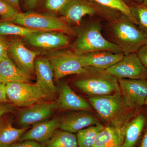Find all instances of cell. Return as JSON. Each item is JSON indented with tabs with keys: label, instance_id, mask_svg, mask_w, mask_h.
Instances as JSON below:
<instances>
[{
	"label": "cell",
	"instance_id": "6da1fadb",
	"mask_svg": "<svg viewBox=\"0 0 147 147\" xmlns=\"http://www.w3.org/2000/svg\"><path fill=\"white\" fill-rule=\"evenodd\" d=\"M109 30L113 43L124 55L137 53L147 43V34L122 13L111 20Z\"/></svg>",
	"mask_w": 147,
	"mask_h": 147
},
{
	"label": "cell",
	"instance_id": "7a4b0ae2",
	"mask_svg": "<svg viewBox=\"0 0 147 147\" xmlns=\"http://www.w3.org/2000/svg\"><path fill=\"white\" fill-rule=\"evenodd\" d=\"M88 100L100 118L112 126L123 127L134 110L127 105L121 92L109 95L90 96Z\"/></svg>",
	"mask_w": 147,
	"mask_h": 147
},
{
	"label": "cell",
	"instance_id": "3957f363",
	"mask_svg": "<svg viewBox=\"0 0 147 147\" xmlns=\"http://www.w3.org/2000/svg\"><path fill=\"white\" fill-rule=\"evenodd\" d=\"M71 45L72 52L77 55L95 51L106 50L122 53L118 46L106 39L101 33V26L98 21L90 23L76 35Z\"/></svg>",
	"mask_w": 147,
	"mask_h": 147
},
{
	"label": "cell",
	"instance_id": "277c9868",
	"mask_svg": "<svg viewBox=\"0 0 147 147\" xmlns=\"http://www.w3.org/2000/svg\"><path fill=\"white\" fill-rule=\"evenodd\" d=\"M74 86L90 96H102L121 92L118 79L105 70L90 67Z\"/></svg>",
	"mask_w": 147,
	"mask_h": 147
},
{
	"label": "cell",
	"instance_id": "5b68a950",
	"mask_svg": "<svg viewBox=\"0 0 147 147\" xmlns=\"http://www.w3.org/2000/svg\"><path fill=\"white\" fill-rule=\"evenodd\" d=\"M10 21L35 30L60 32L72 36L77 35L75 30L61 18L49 14L33 11L21 12Z\"/></svg>",
	"mask_w": 147,
	"mask_h": 147
},
{
	"label": "cell",
	"instance_id": "8992f818",
	"mask_svg": "<svg viewBox=\"0 0 147 147\" xmlns=\"http://www.w3.org/2000/svg\"><path fill=\"white\" fill-rule=\"evenodd\" d=\"M117 11L87 0H71L59 13L61 18L69 25H78L87 15H100L113 19L117 16L114 13Z\"/></svg>",
	"mask_w": 147,
	"mask_h": 147
},
{
	"label": "cell",
	"instance_id": "52a82bcc",
	"mask_svg": "<svg viewBox=\"0 0 147 147\" xmlns=\"http://www.w3.org/2000/svg\"><path fill=\"white\" fill-rule=\"evenodd\" d=\"M47 58L53 67L54 78L56 80L72 74L82 76L88 73L90 68L83 65L77 55L72 51L53 53Z\"/></svg>",
	"mask_w": 147,
	"mask_h": 147
},
{
	"label": "cell",
	"instance_id": "ba28073f",
	"mask_svg": "<svg viewBox=\"0 0 147 147\" xmlns=\"http://www.w3.org/2000/svg\"><path fill=\"white\" fill-rule=\"evenodd\" d=\"M6 95L8 101L15 106L27 107L45 98L36 84L25 82L5 84Z\"/></svg>",
	"mask_w": 147,
	"mask_h": 147
},
{
	"label": "cell",
	"instance_id": "9c48e42d",
	"mask_svg": "<svg viewBox=\"0 0 147 147\" xmlns=\"http://www.w3.org/2000/svg\"><path fill=\"white\" fill-rule=\"evenodd\" d=\"M105 71L118 79H147V69L137 53L124 55L121 59Z\"/></svg>",
	"mask_w": 147,
	"mask_h": 147
},
{
	"label": "cell",
	"instance_id": "30bf717a",
	"mask_svg": "<svg viewBox=\"0 0 147 147\" xmlns=\"http://www.w3.org/2000/svg\"><path fill=\"white\" fill-rule=\"evenodd\" d=\"M68 35L60 32L37 31L23 37L32 47L45 50L63 48L70 44Z\"/></svg>",
	"mask_w": 147,
	"mask_h": 147
},
{
	"label": "cell",
	"instance_id": "8fae6325",
	"mask_svg": "<svg viewBox=\"0 0 147 147\" xmlns=\"http://www.w3.org/2000/svg\"><path fill=\"white\" fill-rule=\"evenodd\" d=\"M118 79L121 94L130 109L137 110L145 105L147 97V80Z\"/></svg>",
	"mask_w": 147,
	"mask_h": 147
},
{
	"label": "cell",
	"instance_id": "7c38bea8",
	"mask_svg": "<svg viewBox=\"0 0 147 147\" xmlns=\"http://www.w3.org/2000/svg\"><path fill=\"white\" fill-rule=\"evenodd\" d=\"M36 86L45 98L53 99L56 96L59 89L54 83L53 67L47 57H37L34 62Z\"/></svg>",
	"mask_w": 147,
	"mask_h": 147
},
{
	"label": "cell",
	"instance_id": "4fadbf2b",
	"mask_svg": "<svg viewBox=\"0 0 147 147\" xmlns=\"http://www.w3.org/2000/svg\"><path fill=\"white\" fill-rule=\"evenodd\" d=\"M39 54L27 48L20 40L15 38L9 41L8 55L21 70L30 76L35 75L34 62Z\"/></svg>",
	"mask_w": 147,
	"mask_h": 147
},
{
	"label": "cell",
	"instance_id": "5bb4252c",
	"mask_svg": "<svg viewBox=\"0 0 147 147\" xmlns=\"http://www.w3.org/2000/svg\"><path fill=\"white\" fill-rule=\"evenodd\" d=\"M57 108L55 102H38L22 109L18 115V123L21 127L47 120Z\"/></svg>",
	"mask_w": 147,
	"mask_h": 147
},
{
	"label": "cell",
	"instance_id": "9a60e30c",
	"mask_svg": "<svg viewBox=\"0 0 147 147\" xmlns=\"http://www.w3.org/2000/svg\"><path fill=\"white\" fill-rule=\"evenodd\" d=\"M124 55L122 53L101 50L77 55V57L85 66L105 70L121 59Z\"/></svg>",
	"mask_w": 147,
	"mask_h": 147
},
{
	"label": "cell",
	"instance_id": "2e32d148",
	"mask_svg": "<svg viewBox=\"0 0 147 147\" xmlns=\"http://www.w3.org/2000/svg\"><path fill=\"white\" fill-rule=\"evenodd\" d=\"M61 119L57 117L34 124L22 135L18 142L33 140L45 144L59 128Z\"/></svg>",
	"mask_w": 147,
	"mask_h": 147
},
{
	"label": "cell",
	"instance_id": "e0dca14e",
	"mask_svg": "<svg viewBox=\"0 0 147 147\" xmlns=\"http://www.w3.org/2000/svg\"><path fill=\"white\" fill-rule=\"evenodd\" d=\"M59 96L56 102L62 110L91 111L92 106L82 96L76 94L67 83H62L59 89Z\"/></svg>",
	"mask_w": 147,
	"mask_h": 147
},
{
	"label": "cell",
	"instance_id": "ac0fdd59",
	"mask_svg": "<svg viewBox=\"0 0 147 147\" xmlns=\"http://www.w3.org/2000/svg\"><path fill=\"white\" fill-rule=\"evenodd\" d=\"M100 123L93 115L86 112H77L68 114L61 119L59 128L71 133H76L79 130L92 125Z\"/></svg>",
	"mask_w": 147,
	"mask_h": 147
},
{
	"label": "cell",
	"instance_id": "d6986e66",
	"mask_svg": "<svg viewBox=\"0 0 147 147\" xmlns=\"http://www.w3.org/2000/svg\"><path fill=\"white\" fill-rule=\"evenodd\" d=\"M32 76L21 70L10 58L7 57L0 62V83L12 82L31 83Z\"/></svg>",
	"mask_w": 147,
	"mask_h": 147
},
{
	"label": "cell",
	"instance_id": "ffe728a7",
	"mask_svg": "<svg viewBox=\"0 0 147 147\" xmlns=\"http://www.w3.org/2000/svg\"><path fill=\"white\" fill-rule=\"evenodd\" d=\"M8 115L0 118V146H1L9 147L16 143L28 128L13 127V118Z\"/></svg>",
	"mask_w": 147,
	"mask_h": 147
},
{
	"label": "cell",
	"instance_id": "44dd1931",
	"mask_svg": "<svg viewBox=\"0 0 147 147\" xmlns=\"http://www.w3.org/2000/svg\"><path fill=\"white\" fill-rule=\"evenodd\" d=\"M124 126L104 127L98 134L92 147H121L124 140Z\"/></svg>",
	"mask_w": 147,
	"mask_h": 147
},
{
	"label": "cell",
	"instance_id": "7402d4cb",
	"mask_svg": "<svg viewBox=\"0 0 147 147\" xmlns=\"http://www.w3.org/2000/svg\"><path fill=\"white\" fill-rule=\"evenodd\" d=\"M146 121L145 116L139 115L125 125L123 142L121 147L135 146L142 134Z\"/></svg>",
	"mask_w": 147,
	"mask_h": 147
},
{
	"label": "cell",
	"instance_id": "603a6c76",
	"mask_svg": "<svg viewBox=\"0 0 147 147\" xmlns=\"http://www.w3.org/2000/svg\"><path fill=\"white\" fill-rule=\"evenodd\" d=\"M45 146L46 147H79L76 135L62 129L56 130Z\"/></svg>",
	"mask_w": 147,
	"mask_h": 147
},
{
	"label": "cell",
	"instance_id": "cb8c5ba5",
	"mask_svg": "<svg viewBox=\"0 0 147 147\" xmlns=\"http://www.w3.org/2000/svg\"><path fill=\"white\" fill-rule=\"evenodd\" d=\"M104 127L99 123L79 130L76 135L79 147H92L98 134Z\"/></svg>",
	"mask_w": 147,
	"mask_h": 147
},
{
	"label": "cell",
	"instance_id": "d4e9b609",
	"mask_svg": "<svg viewBox=\"0 0 147 147\" xmlns=\"http://www.w3.org/2000/svg\"><path fill=\"white\" fill-rule=\"evenodd\" d=\"M37 31L38 30L22 26L10 21L2 20L0 21V36H18L24 37Z\"/></svg>",
	"mask_w": 147,
	"mask_h": 147
},
{
	"label": "cell",
	"instance_id": "484cf974",
	"mask_svg": "<svg viewBox=\"0 0 147 147\" xmlns=\"http://www.w3.org/2000/svg\"><path fill=\"white\" fill-rule=\"evenodd\" d=\"M96 3L100 5L112 10L118 11L127 16L136 24L129 5L125 0H87ZM137 25V24H136Z\"/></svg>",
	"mask_w": 147,
	"mask_h": 147
},
{
	"label": "cell",
	"instance_id": "4316f807",
	"mask_svg": "<svg viewBox=\"0 0 147 147\" xmlns=\"http://www.w3.org/2000/svg\"><path fill=\"white\" fill-rule=\"evenodd\" d=\"M129 6L137 26L147 34V7L143 3H135Z\"/></svg>",
	"mask_w": 147,
	"mask_h": 147
},
{
	"label": "cell",
	"instance_id": "83f0119b",
	"mask_svg": "<svg viewBox=\"0 0 147 147\" xmlns=\"http://www.w3.org/2000/svg\"><path fill=\"white\" fill-rule=\"evenodd\" d=\"M19 11L3 0H0V16L3 20L11 21Z\"/></svg>",
	"mask_w": 147,
	"mask_h": 147
},
{
	"label": "cell",
	"instance_id": "f1b7e54d",
	"mask_svg": "<svg viewBox=\"0 0 147 147\" xmlns=\"http://www.w3.org/2000/svg\"><path fill=\"white\" fill-rule=\"evenodd\" d=\"M70 1L71 0H44V7L49 12L59 13Z\"/></svg>",
	"mask_w": 147,
	"mask_h": 147
},
{
	"label": "cell",
	"instance_id": "f546056e",
	"mask_svg": "<svg viewBox=\"0 0 147 147\" xmlns=\"http://www.w3.org/2000/svg\"><path fill=\"white\" fill-rule=\"evenodd\" d=\"M9 43L4 36H0V62L8 57Z\"/></svg>",
	"mask_w": 147,
	"mask_h": 147
},
{
	"label": "cell",
	"instance_id": "4dcf8cb0",
	"mask_svg": "<svg viewBox=\"0 0 147 147\" xmlns=\"http://www.w3.org/2000/svg\"><path fill=\"white\" fill-rule=\"evenodd\" d=\"M9 147H46L45 144L33 140H26L18 143H15Z\"/></svg>",
	"mask_w": 147,
	"mask_h": 147
},
{
	"label": "cell",
	"instance_id": "1f68e13d",
	"mask_svg": "<svg viewBox=\"0 0 147 147\" xmlns=\"http://www.w3.org/2000/svg\"><path fill=\"white\" fill-rule=\"evenodd\" d=\"M15 110V106L9 102L0 103V118L5 115L13 113Z\"/></svg>",
	"mask_w": 147,
	"mask_h": 147
},
{
	"label": "cell",
	"instance_id": "d6a6232c",
	"mask_svg": "<svg viewBox=\"0 0 147 147\" xmlns=\"http://www.w3.org/2000/svg\"><path fill=\"white\" fill-rule=\"evenodd\" d=\"M137 54L142 63L147 69V43L142 46Z\"/></svg>",
	"mask_w": 147,
	"mask_h": 147
},
{
	"label": "cell",
	"instance_id": "836d02e7",
	"mask_svg": "<svg viewBox=\"0 0 147 147\" xmlns=\"http://www.w3.org/2000/svg\"><path fill=\"white\" fill-rule=\"evenodd\" d=\"M44 0H25L26 8L28 11H33L38 7Z\"/></svg>",
	"mask_w": 147,
	"mask_h": 147
},
{
	"label": "cell",
	"instance_id": "e575fe53",
	"mask_svg": "<svg viewBox=\"0 0 147 147\" xmlns=\"http://www.w3.org/2000/svg\"><path fill=\"white\" fill-rule=\"evenodd\" d=\"M5 84L0 83V103L8 102L5 90Z\"/></svg>",
	"mask_w": 147,
	"mask_h": 147
},
{
	"label": "cell",
	"instance_id": "d590c367",
	"mask_svg": "<svg viewBox=\"0 0 147 147\" xmlns=\"http://www.w3.org/2000/svg\"><path fill=\"white\" fill-rule=\"evenodd\" d=\"M3 1L8 3L10 5L12 6L19 12H21L20 0H3Z\"/></svg>",
	"mask_w": 147,
	"mask_h": 147
},
{
	"label": "cell",
	"instance_id": "8d00e7d4",
	"mask_svg": "<svg viewBox=\"0 0 147 147\" xmlns=\"http://www.w3.org/2000/svg\"><path fill=\"white\" fill-rule=\"evenodd\" d=\"M139 147H147V130L142 138Z\"/></svg>",
	"mask_w": 147,
	"mask_h": 147
},
{
	"label": "cell",
	"instance_id": "74e56055",
	"mask_svg": "<svg viewBox=\"0 0 147 147\" xmlns=\"http://www.w3.org/2000/svg\"><path fill=\"white\" fill-rule=\"evenodd\" d=\"M126 3H143V0H125Z\"/></svg>",
	"mask_w": 147,
	"mask_h": 147
},
{
	"label": "cell",
	"instance_id": "f35d334b",
	"mask_svg": "<svg viewBox=\"0 0 147 147\" xmlns=\"http://www.w3.org/2000/svg\"><path fill=\"white\" fill-rule=\"evenodd\" d=\"M143 3L147 7V0H143Z\"/></svg>",
	"mask_w": 147,
	"mask_h": 147
},
{
	"label": "cell",
	"instance_id": "ab89813d",
	"mask_svg": "<svg viewBox=\"0 0 147 147\" xmlns=\"http://www.w3.org/2000/svg\"><path fill=\"white\" fill-rule=\"evenodd\" d=\"M145 105H147V97L146 98V101H145Z\"/></svg>",
	"mask_w": 147,
	"mask_h": 147
},
{
	"label": "cell",
	"instance_id": "60d3db41",
	"mask_svg": "<svg viewBox=\"0 0 147 147\" xmlns=\"http://www.w3.org/2000/svg\"><path fill=\"white\" fill-rule=\"evenodd\" d=\"M0 147H3V146H0Z\"/></svg>",
	"mask_w": 147,
	"mask_h": 147
},
{
	"label": "cell",
	"instance_id": "b9f144b4",
	"mask_svg": "<svg viewBox=\"0 0 147 147\" xmlns=\"http://www.w3.org/2000/svg\"></svg>",
	"mask_w": 147,
	"mask_h": 147
}]
</instances>
